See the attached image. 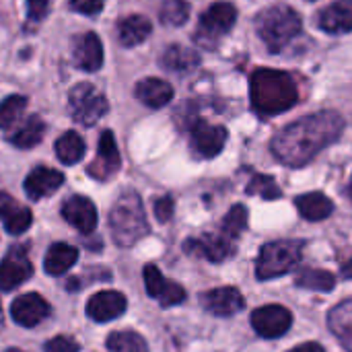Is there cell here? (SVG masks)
<instances>
[{"mask_svg":"<svg viewBox=\"0 0 352 352\" xmlns=\"http://www.w3.org/2000/svg\"><path fill=\"white\" fill-rule=\"evenodd\" d=\"M344 120L338 111H318L285 126L270 142L274 157L289 167H303L342 136Z\"/></svg>","mask_w":352,"mask_h":352,"instance_id":"obj_1","label":"cell"},{"mask_svg":"<svg viewBox=\"0 0 352 352\" xmlns=\"http://www.w3.org/2000/svg\"><path fill=\"white\" fill-rule=\"evenodd\" d=\"M252 107L260 116H278L299 101V91L291 74L272 68H258L250 78Z\"/></svg>","mask_w":352,"mask_h":352,"instance_id":"obj_2","label":"cell"},{"mask_svg":"<svg viewBox=\"0 0 352 352\" xmlns=\"http://www.w3.org/2000/svg\"><path fill=\"white\" fill-rule=\"evenodd\" d=\"M109 227L113 233V239L122 248H130L138 243L151 229L144 217L142 200L136 192L126 190L116 200L111 212H109Z\"/></svg>","mask_w":352,"mask_h":352,"instance_id":"obj_3","label":"cell"},{"mask_svg":"<svg viewBox=\"0 0 352 352\" xmlns=\"http://www.w3.org/2000/svg\"><path fill=\"white\" fill-rule=\"evenodd\" d=\"M256 31L270 52H280L301 33V16L291 6L278 4L258 14Z\"/></svg>","mask_w":352,"mask_h":352,"instance_id":"obj_4","label":"cell"},{"mask_svg":"<svg viewBox=\"0 0 352 352\" xmlns=\"http://www.w3.org/2000/svg\"><path fill=\"white\" fill-rule=\"evenodd\" d=\"M301 254H303L301 239L270 241L260 250V256L256 262V276L260 280L285 276L301 262Z\"/></svg>","mask_w":352,"mask_h":352,"instance_id":"obj_5","label":"cell"},{"mask_svg":"<svg viewBox=\"0 0 352 352\" xmlns=\"http://www.w3.org/2000/svg\"><path fill=\"white\" fill-rule=\"evenodd\" d=\"M68 107L76 124L93 126L107 113V99L89 82H78L68 93Z\"/></svg>","mask_w":352,"mask_h":352,"instance_id":"obj_6","label":"cell"},{"mask_svg":"<svg viewBox=\"0 0 352 352\" xmlns=\"http://www.w3.org/2000/svg\"><path fill=\"white\" fill-rule=\"evenodd\" d=\"M237 21V8L231 2H214L204 10L198 23V33L196 39L202 45H217V41L227 35Z\"/></svg>","mask_w":352,"mask_h":352,"instance_id":"obj_7","label":"cell"},{"mask_svg":"<svg viewBox=\"0 0 352 352\" xmlns=\"http://www.w3.org/2000/svg\"><path fill=\"white\" fill-rule=\"evenodd\" d=\"M252 326L262 338H280L293 326V316L283 305H264L252 314Z\"/></svg>","mask_w":352,"mask_h":352,"instance_id":"obj_8","label":"cell"},{"mask_svg":"<svg viewBox=\"0 0 352 352\" xmlns=\"http://www.w3.org/2000/svg\"><path fill=\"white\" fill-rule=\"evenodd\" d=\"M225 142H227V130L223 126H214L204 120L194 122L192 132H190V144L198 157L202 159L217 157L223 151Z\"/></svg>","mask_w":352,"mask_h":352,"instance_id":"obj_9","label":"cell"},{"mask_svg":"<svg viewBox=\"0 0 352 352\" xmlns=\"http://www.w3.org/2000/svg\"><path fill=\"white\" fill-rule=\"evenodd\" d=\"M144 287H146V293L153 299H157L163 307H173L186 299L184 287H179L173 280H167L155 264L144 266Z\"/></svg>","mask_w":352,"mask_h":352,"instance_id":"obj_10","label":"cell"},{"mask_svg":"<svg viewBox=\"0 0 352 352\" xmlns=\"http://www.w3.org/2000/svg\"><path fill=\"white\" fill-rule=\"evenodd\" d=\"M10 316L12 320L23 326V328H33L37 324H41L47 316H50V305L47 301L37 295V293H27L21 295L12 301L10 305Z\"/></svg>","mask_w":352,"mask_h":352,"instance_id":"obj_11","label":"cell"},{"mask_svg":"<svg viewBox=\"0 0 352 352\" xmlns=\"http://www.w3.org/2000/svg\"><path fill=\"white\" fill-rule=\"evenodd\" d=\"M120 169V153H118V144H116V136L105 130L99 136V144H97V159L89 165V175L95 179H109L116 171Z\"/></svg>","mask_w":352,"mask_h":352,"instance_id":"obj_12","label":"cell"},{"mask_svg":"<svg viewBox=\"0 0 352 352\" xmlns=\"http://www.w3.org/2000/svg\"><path fill=\"white\" fill-rule=\"evenodd\" d=\"M33 274V264L23 250H10L0 262V289L12 291L19 285L27 283Z\"/></svg>","mask_w":352,"mask_h":352,"instance_id":"obj_13","label":"cell"},{"mask_svg":"<svg viewBox=\"0 0 352 352\" xmlns=\"http://www.w3.org/2000/svg\"><path fill=\"white\" fill-rule=\"evenodd\" d=\"M72 60L76 64V68L85 70V72H95L101 68L103 64V45L101 39L97 37V33L87 31L82 35H78L72 43Z\"/></svg>","mask_w":352,"mask_h":352,"instance_id":"obj_14","label":"cell"},{"mask_svg":"<svg viewBox=\"0 0 352 352\" xmlns=\"http://www.w3.org/2000/svg\"><path fill=\"white\" fill-rule=\"evenodd\" d=\"M184 248L188 254L206 258L208 262H223L231 258L235 252V245L227 235H210V233L198 239H190Z\"/></svg>","mask_w":352,"mask_h":352,"instance_id":"obj_15","label":"cell"},{"mask_svg":"<svg viewBox=\"0 0 352 352\" xmlns=\"http://www.w3.org/2000/svg\"><path fill=\"white\" fill-rule=\"evenodd\" d=\"M126 297L118 291H101L93 295L87 303V316L93 322L107 324L116 318H120L126 311Z\"/></svg>","mask_w":352,"mask_h":352,"instance_id":"obj_16","label":"cell"},{"mask_svg":"<svg viewBox=\"0 0 352 352\" xmlns=\"http://www.w3.org/2000/svg\"><path fill=\"white\" fill-rule=\"evenodd\" d=\"M202 305L212 316L229 318V316H235V314H239L243 309L245 299H243V295L237 289L221 287V289H212V291L204 293L202 295Z\"/></svg>","mask_w":352,"mask_h":352,"instance_id":"obj_17","label":"cell"},{"mask_svg":"<svg viewBox=\"0 0 352 352\" xmlns=\"http://www.w3.org/2000/svg\"><path fill=\"white\" fill-rule=\"evenodd\" d=\"M62 217L68 225H72L80 233H91L97 227V210L95 204L85 196H72L62 206Z\"/></svg>","mask_w":352,"mask_h":352,"instance_id":"obj_18","label":"cell"},{"mask_svg":"<svg viewBox=\"0 0 352 352\" xmlns=\"http://www.w3.org/2000/svg\"><path fill=\"white\" fill-rule=\"evenodd\" d=\"M64 184V175L52 167H37L25 179V194L31 200H41L54 194Z\"/></svg>","mask_w":352,"mask_h":352,"instance_id":"obj_19","label":"cell"},{"mask_svg":"<svg viewBox=\"0 0 352 352\" xmlns=\"http://www.w3.org/2000/svg\"><path fill=\"white\" fill-rule=\"evenodd\" d=\"M318 25L328 33H351L352 0H336L326 6L318 16Z\"/></svg>","mask_w":352,"mask_h":352,"instance_id":"obj_20","label":"cell"},{"mask_svg":"<svg viewBox=\"0 0 352 352\" xmlns=\"http://www.w3.org/2000/svg\"><path fill=\"white\" fill-rule=\"evenodd\" d=\"M138 101H142L146 107H153V109H159V107H165L171 97H173V87L163 80V78H144L136 85L134 89Z\"/></svg>","mask_w":352,"mask_h":352,"instance_id":"obj_21","label":"cell"},{"mask_svg":"<svg viewBox=\"0 0 352 352\" xmlns=\"http://www.w3.org/2000/svg\"><path fill=\"white\" fill-rule=\"evenodd\" d=\"M328 328L346 352H352V299L336 305L328 314Z\"/></svg>","mask_w":352,"mask_h":352,"instance_id":"obj_22","label":"cell"},{"mask_svg":"<svg viewBox=\"0 0 352 352\" xmlns=\"http://www.w3.org/2000/svg\"><path fill=\"white\" fill-rule=\"evenodd\" d=\"M297 204V210L299 214L305 219V221H311V223H318V221H324L328 219L332 212H334V204L332 200L322 194V192H309V194H303L295 200Z\"/></svg>","mask_w":352,"mask_h":352,"instance_id":"obj_23","label":"cell"},{"mask_svg":"<svg viewBox=\"0 0 352 352\" xmlns=\"http://www.w3.org/2000/svg\"><path fill=\"white\" fill-rule=\"evenodd\" d=\"M76 260H78L76 248H72L68 243H54L45 254L43 268L52 276H62L76 264Z\"/></svg>","mask_w":352,"mask_h":352,"instance_id":"obj_24","label":"cell"},{"mask_svg":"<svg viewBox=\"0 0 352 352\" xmlns=\"http://www.w3.org/2000/svg\"><path fill=\"white\" fill-rule=\"evenodd\" d=\"M151 21L142 14H130L118 23V37L120 43L126 47H134L142 43L151 35Z\"/></svg>","mask_w":352,"mask_h":352,"instance_id":"obj_25","label":"cell"},{"mask_svg":"<svg viewBox=\"0 0 352 352\" xmlns=\"http://www.w3.org/2000/svg\"><path fill=\"white\" fill-rule=\"evenodd\" d=\"M200 64V56L196 50L173 43L161 56V66L171 72H190Z\"/></svg>","mask_w":352,"mask_h":352,"instance_id":"obj_26","label":"cell"},{"mask_svg":"<svg viewBox=\"0 0 352 352\" xmlns=\"http://www.w3.org/2000/svg\"><path fill=\"white\" fill-rule=\"evenodd\" d=\"M43 134H45L43 120L37 118V116H31L8 136V142L14 144L16 148H33L35 144L41 142Z\"/></svg>","mask_w":352,"mask_h":352,"instance_id":"obj_27","label":"cell"},{"mask_svg":"<svg viewBox=\"0 0 352 352\" xmlns=\"http://www.w3.org/2000/svg\"><path fill=\"white\" fill-rule=\"evenodd\" d=\"M56 155L64 165H76L85 155V140L70 130L56 140Z\"/></svg>","mask_w":352,"mask_h":352,"instance_id":"obj_28","label":"cell"},{"mask_svg":"<svg viewBox=\"0 0 352 352\" xmlns=\"http://www.w3.org/2000/svg\"><path fill=\"white\" fill-rule=\"evenodd\" d=\"M295 285L301 289H311V291H324L330 293L336 285V276L330 274L328 270H318V268H305L295 276Z\"/></svg>","mask_w":352,"mask_h":352,"instance_id":"obj_29","label":"cell"},{"mask_svg":"<svg viewBox=\"0 0 352 352\" xmlns=\"http://www.w3.org/2000/svg\"><path fill=\"white\" fill-rule=\"evenodd\" d=\"M107 352H148V346L136 332H113L107 338Z\"/></svg>","mask_w":352,"mask_h":352,"instance_id":"obj_30","label":"cell"},{"mask_svg":"<svg viewBox=\"0 0 352 352\" xmlns=\"http://www.w3.org/2000/svg\"><path fill=\"white\" fill-rule=\"evenodd\" d=\"M161 23L169 27H179L190 19V2L186 0H167L161 6Z\"/></svg>","mask_w":352,"mask_h":352,"instance_id":"obj_31","label":"cell"},{"mask_svg":"<svg viewBox=\"0 0 352 352\" xmlns=\"http://www.w3.org/2000/svg\"><path fill=\"white\" fill-rule=\"evenodd\" d=\"M248 229V208L241 204H235L223 219V235L229 239L239 237Z\"/></svg>","mask_w":352,"mask_h":352,"instance_id":"obj_32","label":"cell"},{"mask_svg":"<svg viewBox=\"0 0 352 352\" xmlns=\"http://www.w3.org/2000/svg\"><path fill=\"white\" fill-rule=\"evenodd\" d=\"M27 107V97L23 95H10L4 101H0V128H10L21 113Z\"/></svg>","mask_w":352,"mask_h":352,"instance_id":"obj_33","label":"cell"},{"mask_svg":"<svg viewBox=\"0 0 352 352\" xmlns=\"http://www.w3.org/2000/svg\"><path fill=\"white\" fill-rule=\"evenodd\" d=\"M248 194H258L264 200H276L280 198V188L276 186L274 177L270 175H254L252 182L248 184Z\"/></svg>","mask_w":352,"mask_h":352,"instance_id":"obj_34","label":"cell"},{"mask_svg":"<svg viewBox=\"0 0 352 352\" xmlns=\"http://www.w3.org/2000/svg\"><path fill=\"white\" fill-rule=\"evenodd\" d=\"M31 223H33L31 210H29L27 206H21V208L4 223V227H6V231H8L10 235H21V233H25V231L31 227Z\"/></svg>","mask_w":352,"mask_h":352,"instance_id":"obj_35","label":"cell"},{"mask_svg":"<svg viewBox=\"0 0 352 352\" xmlns=\"http://www.w3.org/2000/svg\"><path fill=\"white\" fill-rule=\"evenodd\" d=\"M70 8L80 12V14H87V16H93V14H99L101 8H103V0H70Z\"/></svg>","mask_w":352,"mask_h":352,"instance_id":"obj_36","label":"cell"},{"mask_svg":"<svg viewBox=\"0 0 352 352\" xmlns=\"http://www.w3.org/2000/svg\"><path fill=\"white\" fill-rule=\"evenodd\" d=\"M45 352H78V344L68 336H56L45 344Z\"/></svg>","mask_w":352,"mask_h":352,"instance_id":"obj_37","label":"cell"},{"mask_svg":"<svg viewBox=\"0 0 352 352\" xmlns=\"http://www.w3.org/2000/svg\"><path fill=\"white\" fill-rule=\"evenodd\" d=\"M173 208H175V204H173V198H171V196L159 198V200L155 202V217H157V221L167 223V221L173 217Z\"/></svg>","mask_w":352,"mask_h":352,"instance_id":"obj_38","label":"cell"},{"mask_svg":"<svg viewBox=\"0 0 352 352\" xmlns=\"http://www.w3.org/2000/svg\"><path fill=\"white\" fill-rule=\"evenodd\" d=\"M50 12V0H27V14L31 21H43Z\"/></svg>","mask_w":352,"mask_h":352,"instance_id":"obj_39","label":"cell"},{"mask_svg":"<svg viewBox=\"0 0 352 352\" xmlns=\"http://www.w3.org/2000/svg\"><path fill=\"white\" fill-rule=\"evenodd\" d=\"M21 206L6 194V192H0V219H4V223L19 210Z\"/></svg>","mask_w":352,"mask_h":352,"instance_id":"obj_40","label":"cell"},{"mask_svg":"<svg viewBox=\"0 0 352 352\" xmlns=\"http://www.w3.org/2000/svg\"><path fill=\"white\" fill-rule=\"evenodd\" d=\"M289 352H326L320 344H316V342H305V344H301V346H297V349H293V351Z\"/></svg>","mask_w":352,"mask_h":352,"instance_id":"obj_41","label":"cell"},{"mask_svg":"<svg viewBox=\"0 0 352 352\" xmlns=\"http://www.w3.org/2000/svg\"><path fill=\"white\" fill-rule=\"evenodd\" d=\"M342 276H344V278H352V260L342 266Z\"/></svg>","mask_w":352,"mask_h":352,"instance_id":"obj_42","label":"cell"},{"mask_svg":"<svg viewBox=\"0 0 352 352\" xmlns=\"http://www.w3.org/2000/svg\"><path fill=\"white\" fill-rule=\"evenodd\" d=\"M349 196H351V200H352V177H351V186H349Z\"/></svg>","mask_w":352,"mask_h":352,"instance_id":"obj_43","label":"cell"},{"mask_svg":"<svg viewBox=\"0 0 352 352\" xmlns=\"http://www.w3.org/2000/svg\"><path fill=\"white\" fill-rule=\"evenodd\" d=\"M0 328H2V305H0Z\"/></svg>","mask_w":352,"mask_h":352,"instance_id":"obj_44","label":"cell"},{"mask_svg":"<svg viewBox=\"0 0 352 352\" xmlns=\"http://www.w3.org/2000/svg\"><path fill=\"white\" fill-rule=\"evenodd\" d=\"M6 352H23V351H16V349H8Z\"/></svg>","mask_w":352,"mask_h":352,"instance_id":"obj_45","label":"cell"},{"mask_svg":"<svg viewBox=\"0 0 352 352\" xmlns=\"http://www.w3.org/2000/svg\"><path fill=\"white\" fill-rule=\"evenodd\" d=\"M311 2H314V0H311Z\"/></svg>","mask_w":352,"mask_h":352,"instance_id":"obj_46","label":"cell"}]
</instances>
